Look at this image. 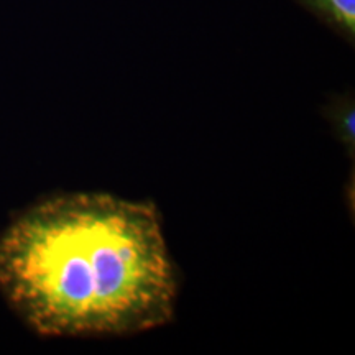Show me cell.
Masks as SVG:
<instances>
[{"mask_svg": "<svg viewBox=\"0 0 355 355\" xmlns=\"http://www.w3.org/2000/svg\"><path fill=\"white\" fill-rule=\"evenodd\" d=\"M339 128H340V135L343 139L347 141H350V145L354 144V109H345L344 114L340 115L339 119Z\"/></svg>", "mask_w": 355, "mask_h": 355, "instance_id": "obj_3", "label": "cell"}, {"mask_svg": "<svg viewBox=\"0 0 355 355\" xmlns=\"http://www.w3.org/2000/svg\"><path fill=\"white\" fill-rule=\"evenodd\" d=\"M311 7L318 8L326 19L354 35L355 32V0H306Z\"/></svg>", "mask_w": 355, "mask_h": 355, "instance_id": "obj_2", "label": "cell"}, {"mask_svg": "<svg viewBox=\"0 0 355 355\" xmlns=\"http://www.w3.org/2000/svg\"><path fill=\"white\" fill-rule=\"evenodd\" d=\"M0 295L42 336L165 326L178 279L157 206L105 193L35 204L0 235Z\"/></svg>", "mask_w": 355, "mask_h": 355, "instance_id": "obj_1", "label": "cell"}]
</instances>
